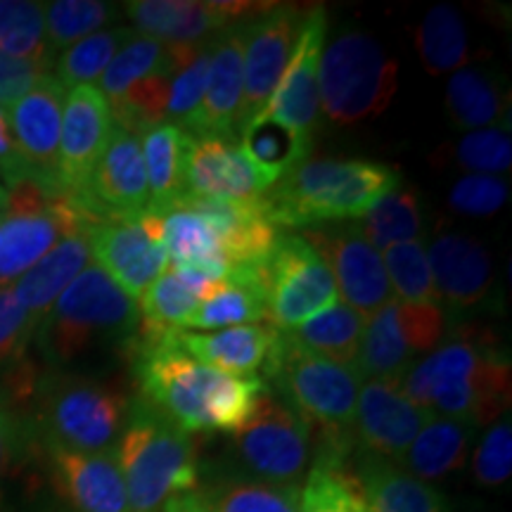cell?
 <instances>
[{"mask_svg":"<svg viewBox=\"0 0 512 512\" xmlns=\"http://www.w3.org/2000/svg\"><path fill=\"white\" fill-rule=\"evenodd\" d=\"M76 200L95 221L133 219L150 207L140 138L114 126L91 181Z\"/></svg>","mask_w":512,"mask_h":512,"instance_id":"obj_18","label":"cell"},{"mask_svg":"<svg viewBox=\"0 0 512 512\" xmlns=\"http://www.w3.org/2000/svg\"><path fill=\"white\" fill-rule=\"evenodd\" d=\"M415 46L422 67L434 76L458 72L470 55L465 19L453 5H437L422 17Z\"/></svg>","mask_w":512,"mask_h":512,"instance_id":"obj_36","label":"cell"},{"mask_svg":"<svg viewBox=\"0 0 512 512\" xmlns=\"http://www.w3.org/2000/svg\"><path fill=\"white\" fill-rule=\"evenodd\" d=\"M299 512H363L361 496L354 479L342 470V460L320 453L306 472Z\"/></svg>","mask_w":512,"mask_h":512,"instance_id":"obj_46","label":"cell"},{"mask_svg":"<svg viewBox=\"0 0 512 512\" xmlns=\"http://www.w3.org/2000/svg\"><path fill=\"white\" fill-rule=\"evenodd\" d=\"M446 337L441 304H403L389 299L368 318L354 368L370 380H401L415 358L427 356Z\"/></svg>","mask_w":512,"mask_h":512,"instance_id":"obj_12","label":"cell"},{"mask_svg":"<svg viewBox=\"0 0 512 512\" xmlns=\"http://www.w3.org/2000/svg\"><path fill=\"white\" fill-rule=\"evenodd\" d=\"M472 475L484 489L503 486L512 475V422L510 415L498 418L479 439L472 456Z\"/></svg>","mask_w":512,"mask_h":512,"instance_id":"obj_51","label":"cell"},{"mask_svg":"<svg viewBox=\"0 0 512 512\" xmlns=\"http://www.w3.org/2000/svg\"><path fill=\"white\" fill-rule=\"evenodd\" d=\"M174 207L192 209L216 230L233 268L264 261L275 247V240L280 238V228L271 221L261 197L245 202L181 197Z\"/></svg>","mask_w":512,"mask_h":512,"instance_id":"obj_26","label":"cell"},{"mask_svg":"<svg viewBox=\"0 0 512 512\" xmlns=\"http://www.w3.org/2000/svg\"><path fill=\"white\" fill-rule=\"evenodd\" d=\"M266 294V320L278 332H290L339 302L330 268L302 235L280 233L271 254L259 264Z\"/></svg>","mask_w":512,"mask_h":512,"instance_id":"obj_10","label":"cell"},{"mask_svg":"<svg viewBox=\"0 0 512 512\" xmlns=\"http://www.w3.org/2000/svg\"><path fill=\"white\" fill-rule=\"evenodd\" d=\"M0 178L8 183V188L22 181V171H19V159L15 150V136H12L10 126V112L5 107H0Z\"/></svg>","mask_w":512,"mask_h":512,"instance_id":"obj_54","label":"cell"},{"mask_svg":"<svg viewBox=\"0 0 512 512\" xmlns=\"http://www.w3.org/2000/svg\"><path fill=\"white\" fill-rule=\"evenodd\" d=\"M446 112L456 128L482 131L508 114V86L498 72L486 67H463L446 86Z\"/></svg>","mask_w":512,"mask_h":512,"instance_id":"obj_31","label":"cell"},{"mask_svg":"<svg viewBox=\"0 0 512 512\" xmlns=\"http://www.w3.org/2000/svg\"><path fill=\"white\" fill-rule=\"evenodd\" d=\"M510 377V356L470 332L415 361L403 373L401 389L422 411L482 427L508 411Z\"/></svg>","mask_w":512,"mask_h":512,"instance_id":"obj_2","label":"cell"},{"mask_svg":"<svg viewBox=\"0 0 512 512\" xmlns=\"http://www.w3.org/2000/svg\"><path fill=\"white\" fill-rule=\"evenodd\" d=\"M119 5L102 0H55L46 3V34L48 43L57 50L72 48L81 38L102 31L119 17Z\"/></svg>","mask_w":512,"mask_h":512,"instance_id":"obj_45","label":"cell"},{"mask_svg":"<svg viewBox=\"0 0 512 512\" xmlns=\"http://www.w3.org/2000/svg\"><path fill=\"white\" fill-rule=\"evenodd\" d=\"M0 392H3V389H0Z\"/></svg>","mask_w":512,"mask_h":512,"instance_id":"obj_58","label":"cell"},{"mask_svg":"<svg viewBox=\"0 0 512 512\" xmlns=\"http://www.w3.org/2000/svg\"><path fill=\"white\" fill-rule=\"evenodd\" d=\"M138 330L136 299L91 261L50 306L34 342L48 370H64L95 349L112 344L131 349Z\"/></svg>","mask_w":512,"mask_h":512,"instance_id":"obj_4","label":"cell"},{"mask_svg":"<svg viewBox=\"0 0 512 512\" xmlns=\"http://www.w3.org/2000/svg\"><path fill=\"white\" fill-rule=\"evenodd\" d=\"M475 434L477 427L467 425L463 420L432 415L415 434L406 453L396 460V465L427 484L439 482V479L463 470L470 458Z\"/></svg>","mask_w":512,"mask_h":512,"instance_id":"obj_30","label":"cell"},{"mask_svg":"<svg viewBox=\"0 0 512 512\" xmlns=\"http://www.w3.org/2000/svg\"><path fill=\"white\" fill-rule=\"evenodd\" d=\"M162 228L171 264L195 266L209 278L228 283L233 264L216 230L200 214L188 207H171L162 214Z\"/></svg>","mask_w":512,"mask_h":512,"instance_id":"obj_32","label":"cell"},{"mask_svg":"<svg viewBox=\"0 0 512 512\" xmlns=\"http://www.w3.org/2000/svg\"><path fill=\"white\" fill-rule=\"evenodd\" d=\"M242 150L254 159L256 164L283 176L297 164L306 162L311 152V140L299 138L290 128L275 124V121H256L240 133Z\"/></svg>","mask_w":512,"mask_h":512,"instance_id":"obj_47","label":"cell"},{"mask_svg":"<svg viewBox=\"0 0 512 512\" xmlns=\"http://www.w3.org/2000/svg\"><path fill=\"white\" fill-rule=\"evenodd\" d=\"M174 60V74L169 86V105H166V124L183 128L200 110V102L207 86L211 38L195 46H169Z\"/></svg>","mask_w":512,"mask_h":512,"instance_id":"obj_42","label":"cell"},{"mask_svg":"<svg viewBox=\"0 0 512 512\" xmlns=\"http://www.w3.org/2000/svg\"><path fill=\"white\" fill-rule=\"evenodd\" d=\"M306 15L309 10H302L299 5H268L247 22L238 133L266 110L292 60Z\"/></svg>","mask_w":512,"mask_h":512,"instance_id":"obj_13","label":"cell"},{"mask_svg":"<svg viewBox=\"0 0 512 512\" xmlns=\"http://www.w3.org/2000/svg\"><path fill=\"white\" fill-rule=\"evenodd\" d=\"M268 5L261 3H197V0H133L126 3V15L138 27V34L152 36L166 46H195L214 38L228 24L242 17H256Z\"/></svg>","mask_w":512,"mask_h":512,"instance_id":"obj_23","label":"cell"},{"mask_svg":"<svg viewBox=\"0 0 512 512\" xmlns=\"http://www.w3.org/2000/svg\"><path fill=\"white\" fill-rule=\"evenodd\" d=\"M131 512H159L171 498L197 491L200 465L190 434L138 396L114 448Z\"/></svg>","mask_w":512,"mask_h":512,"instance_id":"obj_5","label":"cell"},{"mask_svg":"<svg viewBox=\"0 0 512 512\" xmlns=\"http://www.w3.org/2000/svg\"><path fill=\"white\" fill-rule=\"evenodd\" d=\"M399 64L382 43L363 31H344L318 64L320 112L339 126L380 117L394 100Z\"/></svg>","mask_w":512,"mask_h":512,"instance_id":"obj_8","label":"cell"},{"mask_svg":"<svg viewBox=\"0 0 512 512\" xmlns=\"http://www.w3.org/2000/svg\"><path fill=\"white\" fill-rule=\"evenodd\" d=\"M53 74L43 64L19 60L0 50V107L10 110L19 98H24L43 76Z\"/></svg>","mask_w":512,"mask_h":512,"instance_id":"obj_53","label":"cell"},{"mask_svg":"<svg viewBox=\"0 0 512 512\" xmlns=\"http://www.w3.org/2000/svg\"><path fill=\"white\" fill-rule=\"evenodd\" d=\"M166 60H169L166 43L145 34H133L126 46L114 55L105 74L100 76L98 91L105 95L107 105H112V102L124 98L131 88H136L140 81L162 69Z\"/></svg>","mask_w":512,"mask_h":512,"instance_id":"obj_43","label":"cell"},{"mask_svg":"<svg viewBox=\"0 0 512 512\" xmlns=\"http://www.w3.org/2000/svg\"><path fill=\"white\" fill-rule=\"evenodd\" d=\"M3 214L0 285L22 278L62 238L98 226L76 197L36 181H19L8 188Z\"/></svg>","mask_w":512,"mask_h":512,"instance_id":"obj_9","label":"cell"},{"mask_svg":"<svg viewBox=\"0 0 512 512\" xmlns=\"http://www.w3.org/2000/svg\"><path fill=\"white\" fill-rule=\"evenodd\" d=\"M150 207L147 211L162 216L185 195L183 159L188 133L174 124H159L140 136Z\"/></svg>","mask_w":512,"mask_h":512,"instance_id":"obj_33","label":"cell"},{"mask_svg":"<svg viewBox=\"0 0 512 512\" xmlns=\"http://www.w3.org/2000/svg\"><path fill=\"white\" fill-rule=\"evenodd\" d=\"M264 373L266 380L275 384L280 399L306 420V425H318L323 430L325 448L347 451L363 384L354 366L309 354L280 332Z\"/></svg>","mask_w":512,"mask_h":512,"instance_id":"obj_7","label":"cell"},{"mask_svg":"<svg viewBox=\"0 0 512 512\" xmlns=\"http://www.w3.org/2000/svg\"><path fill=\"white\" fill-rule=\"evenodd\" d=\"M5 202H8V190H5L3 183H0V209L5 207Z\"/></svg>","mask_w":512,"mask_h":512,"instance_id":"obj_56","label":"cell"},{"mask_svg":"<svg viewBox=\"0 0 512 512\" xmlns=\"http://www.w3.org/2000/svg\"><path fill=\"white\" fill-rule=\"evenodd\" d=\"M200 496L211 512H299L302 491L240 472L216 479Z\"/></svg>","mask_w":512,"mask_h":512,"instance_id":"obj_35","label":"cell"},{"mask_svg":"<svg viewBox=\"0 0 512 512\" xmlns=\"http://www.w3.org/2000/svg\"><path fill=\"white\" fill-rule=\"evenodd\" d=\"M27 434L29 425L15 408V401L0 392V498H3L5 479L10 477L12 467L17 465L24 446H27Z\"/></svg>","mask_w":512,"mask_h":512,"instance_id":"obj_52","label":"cell"},{"mask_svg":"<svg viewBox=\"0 0 512 512\" xmlns=\"http://www.w3.org/2000/svg\"><path fill=\"white\" fill-rule=\"evenodd\" d=\"M36 427L46 448L110 453L126 427L131 401L121 389L93 377L46 370L31 392Z\"/></svg>","mask_w":512,"mask_h":512,"instance_id":"obj_6","label":"cell"},{"mask_svg":"<svg viewBox=\"0 0 512 512\" xmlns=\"http://www.w3.org/2000/svg\"><path fill=\"white\" fill-rule=\"evenodd\" d=\"M88 233L91 230H79V233L62 238L38 264L12 283L17 302L24 306L36 328L46 318L50 306L57 302V297L93 261Z\"/></svg>","mask_w":512,"mask_h":512,"instance_id":"obj_29","label":"cell"},{"mask_svg":"<svg viewBox=\"0 0 512 512\" xmlns=\"http://www.w3.org/2000/svg\"><path fill=\"white\" fill-rule=\"evenodd\" d=\"M202 302L174 271H164L147 290L140 294V330L143 337H159L181 330Z\"/></svg>","mask_w":512,"mask_h":512,"instance_id":"obj_40","label":"cell"},{"mask_svg":"<svg viewBox=\"0 0 512 512\" xmlns=\"http://www.w3.org/2000/svg\"><path fill=\"white\" fill-rule=\"evenodd\" d=\"M361 235L377 252L399 242L418 240L422 233V207L413 188H396L377 200L361 219H356Z\"/></svg>","mask_w":512,"mask_h":512,"instance_id":"obj_37","label":"cell"},{"mask_svg":"<svg viewBox=\"0 0 512 512\" xmlns=\"http://www.w3.org/2000/svg\"><path fill=\"white\" fill-rule=\"evenodd\" d=\"M325 31H328V15H325L323 5L309 8L283 79L268 100L266 110L252 124L275 121V124L290 128L299 138H313V128L318 126L320 117L318 64L325 48Z\"/></svg>","mask_w":512,"mask_h":512,"instance_id":"obj_19","label":"cell"},{"mask_svg":"<svg viewBox=\"0 0 512 512\" xmlns=\"http://www.w3.org/2000/svg\"><path fill=\"white\" fill-rule=\"evenodd\" d=\"M36 325L17 302L12 285H0V380H8L29 363L27 351L34 342Z\"/></svg>","mask_w":512,"mask_h":512,"instance_id":"obj_48","label":"cell"},{"mask_svg":"<svg viewBox=\"0 0 512 512\" xmlns=\"http://www.w3.org/2000/svg\"><path fill=\"white\" fill-rule=\"evenodd\" d=\"M112 112L95 86H76L64 100L57 183L62 192L79 197L86 190L98 159L112 136Z\"/></svg>","mask_w":512,"mask_h":512,"instance_id":"obj_21","label":"cell"},{"mask_svg":"<svg viewBox=\"0 0 512 512\" xmlns=\"http://www.w3.org/2000/svg\"><path fill=\"white\" fill-rule=\"evenodd\" d=\"M510 200V183L501 176L467 174L448 190V207L456 214L486 219L501 211Z\"/></svg>","mask_w":512,"mask_h":512,"instance_id":"obj_50","label":"cell"},{"mask_svg":"<svg viewBox=\"0 0 512 512\" xmlns=\"http://www.w3.org/2000/svg\"><path fill=\"white\" fill-rule=\"evenodd\" d=\"M159 512H211V510L207 508V503L202 501L200 491H190V494L171 498V501L166 503Z\"/></svg>","mask_w":512,"mask_h":512,"instance_id":"obj_55","label":"cell"},{"mask_svg":"<svg viewBox=\"0 0 512 512\" xmlns=\"http://www.w3.org/2000/svg\"><path fill=\"white\" fill-rule=\"evenodd\" d=\"M0 50L48 69L55 67V53L46 34V3L0 0Z\"/></svg>","mask_w":512,"mask_h":512,"instance_id":"obj_38","label":"cell"},{"mask_svg":"<svg viewBox=\"0 0 512 512\" xmlns=\"http://www.w3.org/2000/svg\"><path fill=\"white\" fill-rule=\"evenodd\" d=\"M91 254L128 297H138L169 268L162 216L145 211L133 219H107L91 228Z\"/></svg>","mask_w":512,"mask_h":512,"instance_id":"obj_14","label":"cell"},{"mask_svg":"<svg viewBox=\"0 0 512 512\" xmlns=\"http://www.w3.org/2000/svg\"><path fill=\"white\" fill-rule=\"evenodd\" d=\"M363 328H366V316L344 302H335L285 335L309 354L354 366Z\"/></svg>","mask_w":512,"mask_h":512,"instance_id":"obj_34","label":"cell"},{"mask_svg":"<svg viewBox=\"0 0 512 512\" xmlns=\"http://www.w3.org/2000/svg\"><path fill=\"white\" fill-rule=\"evenodd\" d=\"M278 178L256 164L238 140L192 136L185 140L183 197L219 202L259 200Z\"/></svg>","mask_w":512,"mask_h":512,"instance_id":"obj_16","label":"cell"},{"mask_svg":"<svg viewBox=\"0 0 512 512\" xmlns=\"http://www.w3.org/2000/svg\"><path fill=\"white\" fill-rule=\"evenodd\" d=\"M136 31L126 27L102 29L95 34L81 38L72 48H67L57 57L55 62V79L62 83L64 88L76 86H93L105 69L110 67L114 55L126 46L128 38Z\"/></svg>","mask_w":512,"mask_h":512,"instance_id":"obj_41","label":"cell"},{"mask_svg":"<svg viewBox=\"0 0 512 512\" xmlns=\"http://www.w3.org/2000/svg\"><path fill=\"white\" fill-rule=\"evenodd\" d=\"M280 332L268 323L240 325L214 332H169V339L185 354L235 377H252L266 368Z\"/></svg>","mask_w":512,"mask_h":512,"instance_id":"obj_27","label":"cell"},{"mask_svg":"<svg viewBox=\"0 0 512 512\" xmlns=\"http://www.w3.org/2000/svg\"><path fill=\"white\" fill-rule=\"evenodd\" d=\"M380 256L392 294L399 297L396 302L441 304L430 261H427V249L420 240L399 242V245L384 249Z\"/></svg>","mask_w":512,"mask_h":512,"instance_id":"obj_44","label":"cell"},{"mask_svg":"<svg viewBox=\"0 0 512 512\" xmlns=\"http://www.w3.org/2000/svg\"><path fill=\"white\" fill-rule=\"evenodd\" d=\"M138 399L185 434L238 432L268 389L261 377H235L178 349L169 332L131 344Z\"/></svg>","mask_w":512,"mask_h":512,"instance_id":"obj_1","label":"cell"},{"mask_svg":"<svg viewBox=\"0 0 512 512\" xmlns=\"http://www.w3.org/2000/svg\"><path fill=\"white\" fill-rule=\"evenodd\" d=\"M354 484L363 512H451L437 486L408 475L392 460L368 453L358 458Z\"/></svg>","mask_w":512,"mask_h":512,"instance_id":"obj_28","label":"cell"},{"mask_svg":"<svg viewBox=\"0 0 512 512\" xmlns=\"http://www.w3.org/2000/svg\"><path fill=\"white\" fill-rule=\"evenodd\" d=\"M247 22L228 24L211 38L207 86L200 110L183 126L192 138L238 140V114L242 102V55Z\"/></svg>","mask_w":512,"mask_h":512,"instance_id":"obj_22","label":"cell"},{"mask_svg":"<svg viewBox=\"0 0 512 512\" xmlns=\"http://www.w3.org/2000/svg\"><path fill=\"white\" fill-rule=\"evenodd\" d=\"M233 437L242 475L299 486L311 465V427L283 399L266 389L252 418Z\"/></svg>","mask_w":512,"mask_h":512,"instance_id":"obj_11","label":"cell"},{"mask_svg":"<svg viewBox=\"0 0 512 512\" xmlns=\"http://www.w3.org/2000/svg\"><path fill=\"white\" fill-rule=\"evenodd\" d=\"M3 221H5V214L3 209H0V238H3Z\"/></svg>","mask_w":512,"mask_h":512,"instance_id":"obj_57","label":"cell"},{"mask_svg":"<svg viewBox=\"0 0 512 512\" xmlns=\"http://www.w3.org/2000/svg\"><path fill=\"white\" fill-rule=\"evenodd\" d=\"M266 320V297L261 287L249 283H223L207 302L197 306L181 330H226L256 325Z\"/></svg>","mask_w":512,"mask_h":512,"instance_id":"obj_39","label":"cell"},{"mask_svg":"<svg viewBox=\"0 0 512 512\" xmlns=\"http://www.w3.org/2000/svg\"><path fill=\"white\" fill-rule=\"evenodd\" d=\"M302 238L320 254L335 280L339 302L356 309L361 316H373L392 299L382 256L363 238L356 221L325 223L306 230Z\"/></svg>","mask_w":512,"mask_h":512,"instance_id":"obj_15","label":"cell"},{"mask_svg":"<svg viewBox=\"0 0 512 512\" xmlns=\"http://www.w3.org/2000/svg\"><path fill=\"white\" fill-rule=\"evenodd\" d=\"M439 302L453 309H470L489 297L494 285V264L482 242L460 233H444L427 249Z\"/></svg>","mask_w":512,"mask_h":512,"instance_id":"obj_25","label":"cell"},{"mask_svg":"<svg viewBox=\"0 0 512 512\" xmlns=\"http://www.w3.org/2000/svg\"><path fill=\"white\" fill-rule=\"evenodd\" d=\"M453 162L472 174L501 176L512 166L510 128H482L470 131L453 147Z\"/></svg>","mask_w":512,"mask_h":512,"instance_id":"obj_49","label":"cell"},{"mask_svg":"<svg viewBox=\"0 0 512 512\" xmlns=\"http://www.w3.org/2000/svg\"><path fill=\"white\" fill-rule=\"evenodd\" d=\"M50 470L64 501L76 512H131L117 456L48 448Z\"/></svg>","mask_w":512,"mask_h":512,"instance_id":"obj_24","label":"cell"},{"mask_svg":"<svg viewBox=\"0 0 512 512\" xmlns=\"http://www.w3.org/2000/svg\"><path fill=\"white\" fill-rule=\"evenodd\" d=\"M401 185L399 171L368 159H320L287 171L261 195L278 228L361 219L377 200Z\"/></svg>","mask_w":512,"mask_h":512,"instance_id":"obj_3","label":"cell"},{"mask_svg":"<svg viewBox=\"0 0 512 512\" xmlns=\"http://www.w3.org/2000/svg\"><path fill=\"white\" fill-rule=\"evenodd\" d=\"M64 100L67 88L55 74H48L8 110L22 181H36L57 192H62L57 183V152Z\"/></svg>","mask_w":512,"mask_h":512,"instance_id":"obj_17","label":"cell"},{"mask_svg":"<svg viewBox=\"0 0 512 512\" xmlns=\"http://www.w3.org/2000/svg\"><path fill=\"white\" fill-rule=\"evenodd\" d=\"M430 418L403 394L401 380H368L358 392L351 437L361 453L396 463Z\"/></svg>","mask_w":512,"mask_h":512,"instance_id":"obj_20","label":"cell"}]
</instances>
